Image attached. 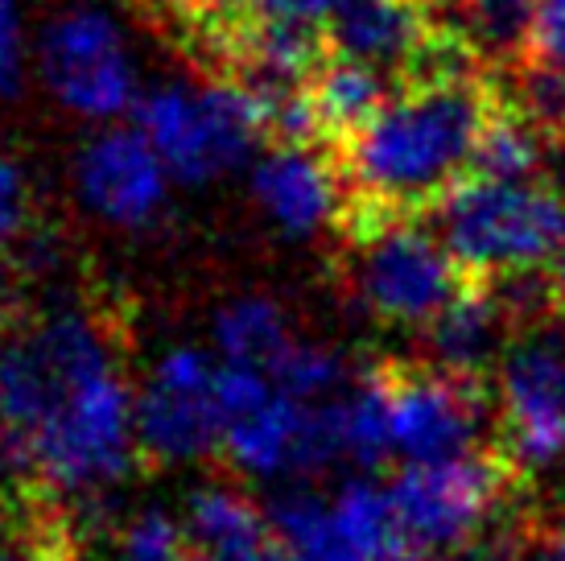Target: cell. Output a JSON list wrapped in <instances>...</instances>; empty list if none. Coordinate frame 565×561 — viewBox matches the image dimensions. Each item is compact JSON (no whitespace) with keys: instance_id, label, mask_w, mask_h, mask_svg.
<instances>
[{"instance_id":"5b68a950","label":"cell","mask_w":565,"mask_h":561,"mask_svg":"<svg viewBox=\"0 0 565 561\" xmlns=\"http://www.w3.org/2000/svg\"><path fill=\"white\" fill-rule=\"evenodd\" d=\"M351 289L384 327L425 330L467 285V268L446 248L438 227L413 215H351Z\"/></svg>"},{"instance_id":"52a82bcc","label":"cell","mask_w":565,"mask_h":561,"mask_svg":"<svg viewBox=\"0 0 565 561\" xmlns=\"http://www.w3.org/2000/svg\"><path fill=\"white\" fill-rule=\"evenodd\" d=\"M285 561H401L413 549L401 537L388 484L351 475L330 491L281 487L268 504Z\"/></svg>"},{"instance_id":"ac0fdd59","label":"cell","mask_w":565,"mask_h":561,"mask_svg":"<svg viewBox=\"0 0 565 561\" xmlns=\"http://www.w3.org/2000/svg\"><path fill=\"white\" fill-rule=\"evenodd\" d=\"M396 87L401 83L380 66L347 59V54H327L310 75V104H315L322 140L339 149L351 133H360L388 104Z\"/></svg>"},{"instance_id":"d4e9b609","label":"cell","mask_w":565,"mask_h":561,"mask_svg":"<svg viewBox=\"0 0 565 561\" xmlns=\"http://www.w3.org/2000/svg\"><path fill=\"white\" fill-rule=\"evenodd\" d=\"M25 78V21L17 0H0V99H13Z\"/></svg>"},{"instance_id":"e0dca14e","label":"cell","mask_w":565,"mask_h":561,"mask_svg":"<svg viewBox=\"0 0 565 561\" xmlns=\"http://www.w3.org/2000/svg\"><path fill=\"white\" fill-rule=\"evenodd\" d=\"M508 327H512V314L503 306L500 289L483 277L475 285H462L446 301V310L425 327V339H429L434 363L450 368V372L479 375L483 368L500 363Z\"/></svg>"},{"instance_id":"d590c367","label":"cell","mask_w":565,"mask_h":561,"mask_svg":"<svg viewBox=\"0 0 565 561\" xmlns=\"http://www.w3.org/2000/svg\"><path fill=\"white\" fill-rule=\"evenodd\" d=\"M438 4H441V0H438Z\"/></svg>"},{"instance_id":"7a4b0ae2","label":"cell","mask_w":565,"mask_h":561,"mask_svg":"<svg viewBox=\"0 0 565 561\" xmlns=\"http://www.w3.org/2000/svg\"><path fill=\"white\" fill-rule=\"evenodd\" d=\"M500 87L483 71L401 83L388 104L339 145L351 215H417L471 173Z\"/></svg>"},{"instance_id":"7c38bea8","label":"cell","mask_w":565,"mask_h":561,"mask_svg":"<svg viewBox=\"0 0 565 561\" xmlns=\"http://www.w3.org/2000/svg\"><path fill=\"white\" fill-rule=\"evenodd\" d=\"M388 442L396 463H429L479 451L487 425V389L479 375L429 368H384Z\"/></svg>"},{"instance_id":"83f0119b","label":"cell","mask_w":565,"mask_h":561,"mask_svg":"<svg viewBox=\"0 0 565 561\" xmlns=\"http://www.w3.org/2000/svg\"><path fill=\"white\" fill-rule=\"evenodd\" d=\"M227 9L244 17H265V21H298V25H318L330 17L334 0H232Z\"/></svg>"},{"instance_id":"cb8c5ba5","label":"cell","mask_w":565,"mask_h":561,"mask_svg":"<svg viewBox=\"0 0 565 561\" xmlns=\"http://www.w3.org/2000/svg\"><path fill=\"white\" fill-rule=\"evenodd\" d=\"M512 83H508V99L516 104L529 120L545 128L557 145H565V71L536 59H516L508 63Z\"/></svg>"},{"instance_id":"ba28073f","label":"cell","mask_w":565,"mask_h":561,"mask_svg":"<svg viewBox=\"0 0 565 561\" xmlns=\"http://www.w3.org/2000/svg\"><path fill=\"white\" fill-rule=\"evenodd\" d=\"M38 75L66 112L99 125L128 116L141 99V78L125 33L92 4L50 17L38 38Z\"/></svg>"},{"instance_id":"9a60e30c","label":"cell","mask_w":565,"mask_h":561,"mask_svg":"<svg viewBox=\"0 0 565 561\" xmlns=\"http://www.w3.org/2000/svg\"><path fill=\"white\" fill-rule=\"evenodd\" d=\"M446 25L458 21L441 17L438 0H334L322 33L330 54L372 63L405 83Z\"/></svg>"},{"instance_id":"4dcf8cb0","label":"cell","mask_w":565,"mask_h":561,"mask_svg":"<svg viewBox=\"0 0 565 561\" xmlns=\"http://www.w3.org/2000/svg\"><path fill=\"white\" fill-rule=\"evenodd\" d=\"M550 277H553V289H557V297H562V306H565V244L557 248V256H553L550 265Z\"/></svg>"},{"instance_id":"8992f818","label":"cell","mask_w":565,"mask_h":561,"mask_svg":"<svg viewBox=\"0 0 565 561\" xmlns=\"http://www.w3.org/2000/svg\"><path fill=\"white\" fill-rule=\"evenodd\" d=\"M508 458H491L483 451L429 458V463H401L388 479L401 537L413 553L446 558L475 546L508 496Z\"/></svg>"},{"instance_id":"9c48e42d","label":"cell","mask_w":565,"mask_h":561,"mask_svg":"<svg viewBox=\"0 0 565 561\" xmlns=\"http://www.w3.org/2000/svg\"><path fill=\"white\" fill-rule=\"evenodd\" d=\"M223 359L215 347H166L137 389V442L161 467H190L220 454L223 417L215 375Z\"/></svg>"},{"instance_id":"44dd1931","label":"cell","mask_w":565,"mask_h":561,"mask_svg":"<svg viewBox=\"0 0 565 561\" xmlns=\"http://www.w3.org/2000/svg\"><path fill=\"white\" fill-rule=\"evenodd\" d=\"M541 0H450L458 30L475 42V50L495 66L524 59L529 30Z\"/></svg>"},{"instance_id":"4316f807","label":"cell","mask_w":565,"mask_h":561,"mask_svg":"<svg viewBox=\"0 0 565 561\" xmlns=\"http://www.w3.org/2000/svg\"><path fill=\"white\" fill-rule=\"evenodd\" d=\"M524 59H536V63H550L565 71V0H541L536 4Z\"/></svg>"},{"instance_id":"484cf974","label":"cell","mask_w":565,"mask_h":561,"mask_svg":"<svg viewBox=\"0 0 565 561\" xmlns=\"http://www.w3.org/2000/svg\"><path fill=\"white\" fill-rule=\"evenodd\" d=\"M30 223V190H25V178L17 170L13 157L0 154V248H9L21 240Z\"/></svg>"},{"instance_id":"4fadbf2b","label":"cell","mask_w":565,"mask_h":561,"mask_svg":"<svg viewBox=\"0 0 565 561\" xmlns=\"http://www.w3.org/2000/svg\"><path fill=\"white\" fill-rule=\"evenodd\" d=\"M173 173L141 128L108 125L75 157L79 203L116 232H145L170 207Z\"/></svg>"},{"instance_id":"e575fe53","label":"cell","mask_w":565,"mask_h":561,"mask_svg":"<svg viewBox=\"0 0 565 561\" xmlns=\"http://www.w3.org/2000/svg\"><path fill=\"white\" fill-rule=\"evenodd\" d=\"M4 463H9V451H4V437H0V467H4Z\"/></svg>"},{"instance_id":"3957f363","label":"cell","mask_w":565,"mask_h":561,"mask_svg":"<svg viewBox=\"0 0 565 561\" xmlns=\"http://www.w3.org/2000/svg\"><path fill=\"white\" fill-rule=\"evenodd\" d=\"M434 227L471 277L545 268L565 244V199L545 182L458 178L434 203Z\"/></svg>"},{"instance_id":"603a6c76","label":"cell","mask_w":565,"mask_h":561,"mask_svg":"<svg viewBox=\"0 0 565 561\" xmlns=\"http://www.w3.org/2000/svg\"><path fill=\"white\" fill-rule=\"evenodd\" d=\"M111 561H194L186 520L166 508L132 512L111 537Z\"/></svg>"},{"instance_id":"1f68e13d","label":"cell","mask_w":565,"mask_h":561,"mask_svg":"<svg viewBox=\"0 0 565 561\" xmlns=\"http://www.w3.org/2000/svg\"><path fill=\"white\" fill-rule=\"evenodd\" d=\"M0 561H33L25 549H17V541L9 537V529L0 525Z\"/></svg>"},{"instance_id":"f1b7e54d","label":"cell","mask_w":565,"mask_h":561,"mask_svg":"<svg viewBox=\"0 0 565 561\" xmlns=\"http://www.w3.org/2000/svg\"><path fill=\"white\" fill-rule=\"evenodd\" d=\"M529 561H565V504L553 508L529 537Z\"/></svg>"},{"instance_id":"6da1fadb","label":"cell","mask_w":565,"mask_h":561,"mask_svg":"<svg viewBox=\"0 0 565 561\" xmlns=\"http://www.w3.org/2000/svg\"><path fill=\"white\" fill-rule=\"evenodd\" d=\"M0 437L9 463L58 496L95 499L128 479L137 389L92 314L54 310L0 335Z\"/></svg>"},{"instance_id":"5bb4252c","label":"cell","mask_w":565,"mask_h":561,"mask_svg":"<svg viewBox=\"0 0 565 561\" xmlns=\"http://www.w3.org/2000/svg\"><path fill=\"white\" fill-rule=\"evenodd\" d=\"M248 190L256 211L289 240H315L347 223L351 211V187L327 145L268 140L265 154L252 157Z\"/></svg>"},{"instance_id":"d6a6232c","label":"cell","mask_w":565,"mask_h":561,"mask_svg":"<svg viewBox=\"0 0 565 561\" xmlns=\"http://www.w3.org/2000/svg\"><path fill=\"white\" fill-rule=\"evenodd\" d=\"M4 301H9V273L0 265V310H4Z\"/></svg>"},{"instance_id":"836d02e7","label":"cell","mask_w":565,"mask_h":561,"mask_svg":"<svg viewBox=\"0 0 565 561\" xmlns=\"http://www.w3.org/2000/svg\"><path fill=\"white\" fill-rule=\"evenodd\" d=\"M401 561H450V558H425V553H422V558H417V553H405V558H401Z\"/></svg>"},{"instance_id":"2e32d148","label":"cell","mask_w":565,"mask_h":561,"mask_svg":"<svg viewBox=\"0 0 565 561\" xmlns=\"http://www.w3.org/2000/svg\"><path fill=\"white\" fill-rule=\"evenodd\" d=\"M194 561H285L268 508L232 484L194 487L182 504Z\"/></svg>"},{"instance_id":"d6986e66","label":"cell","mask_w":565,"mask_h":561,"mask_svg":"<svg viewBox=\"0 0 565 561\" xmlns=\"http://www.w3.org/2000/svg\"><path fill=\"white\" fill-rule=\"evenodd\" d=\"M294 343V322L277 297L268 294H239L227 297L211 314V347L227 363H256L273 368V359Z\"/></svg>"},{"instance_id":"30bf717a","label":"cell","mask_w":565,"mask_h":561,"mask_svg":"<svg viewBox=\"0 0 565 561\" xmlns=\"http://www.w3.org/2000/svg\"><path fill=\"white\" fill-rule=\"evenodd\" d=\"M215 401L223 417L220 454L256 484L301 479L310 401H298L256 363H220Z\"/></svg>"},{"instance_id":"ffe728a7","label":"cell","mask_w":565,"mask_h":561,"mask_svg":"<svg viewBox=\"0 0 565 561\" xmlns=\"http://www.w3.org/2000/svg\"><path fill=\"white\" fill-rule=\"evenodd\" d=\"M553 145H557V140L536 125V120H529V116L500 92V104L491 108L483 133H479V145H475L471 173L533 182V178H545V161H550Z\"/></svg>"},{"instance_id":"f546056e","label":"cell","mask_w":565,"mask_h":561,"mask_svg":"<svg viewBox=\"0 0 565 561\" xmlns=\"http://www.w3.org/2000/svg\"><path fill=\"white\" fill-rule=\"evenodd\" d=\"M166 4H170V9H178L186 21H199V25H206V21H215V17H220L232 0H166Z\"/></svg>"},{"instance_id":"277c9868","label":"cell","mask_w":565,"mask_h":561,"mask_svg":"<svg viewBox=\"0 0 565 561\" xmlns=\"http://www.w3.org/2000/svg\"><path fill=\"white\" fill-rule=\"evenodd\" d=\"M132 116L182 187H206L239 166H252L268 140L256 95L227 75L203 83H158L141 92Z\"/></svg>"},{"instance_id":"8fae6325","label":"cell","mask_w":565,"mask_h":561,"mask_svg":"<svg viewBox=\"0 0 565 561\" xmlns=\"http://www.w3.org/2000/svg\"><path fill=\"white\" fill-rule=\"evenodd\" d=\"M503 458L516 470H550L565 458V339L529 330L495 363Z\"/></svg>"},{"instance_id":"7402d4cb","label":"cell","mask_w":565,"mask_h":561,"mask_svg":"<svg viewBox=\"0 0 565 561\" xmlns=\"http://www.w3.org/2000/svg\"><path fill=\"white\" fill-rule=\"evenodd\" d=\"M273 380L281 384L289 396L298 401H330L355 380V368L347 363V356L339 347L327 343H310V339H294L281 356L273 359Z\"/></svg>"}]
</instances>
